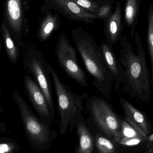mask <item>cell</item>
Returning a JSON list of instances; mask_svg holds the SVG:
<instances>
[{"label": "cell", "instance_id": "6da1fadb", "mask_svg": "<svg viewBox=\"0 0 153 153\" xmlns=\"http://www.w3.org/2000/svg\"><path fill=\"white\" fill-rule=\"evenodd\" d=\"M136 54L126 36L120 40L119 50L120 62L126 74V87L132 96L147 102L150 99L152 82L147 65L145 51L138 33L135 34Z\"/></svg>", "mask_w": 153, "mask_h": 153}, {"label": "cell", "instance_id": "7a4b0ae2", "mask_svg": "<svg viewBox=\"0 0 153 153\" xmlns=\"http://www.w3.org/2000/svg\"><path fill=\"white\" fill-rule=\"evenodd\" d=\"M72 36L85 68L93 78V85L102 95L109 97L112 91L113 78L100 47L81 27L73 30Z\"/></svg>", "mask_w": 153, "mask_h": 153}, {"label": "cell", "instance_id": "3957f363", "mask_svg": "<svg viewBox=\"0 0 153 153\" xmlns=\"http://www.w3.org/2000/svg\"><path fill=\"white\" fill-rule=\"evenodd\" d=\"M49 71L57 100L58 113L61 117L60 132L64 134L70 124L78 122L82 117V97L71 91L60 79L49 63Z\"/></svg>", "mask_w": 153, "mask_h": 153}, {"label": "cell", "instance_id": "277c9868", "mask_svg": "<svg viewBox=\"0 0 153 153\" xmlns=\"http://www.w3.org/2000/svg\"><path fill=\"white\" fill-rule=\"evenodd\" d=\"M86 108L94 121L104 133L117 142L121 140V121L104 99L90 97L86 102Z\"/></svg>", "mask_w": 153, "mask_h": 153}, {"label": "cell", "instance_id": "5b68a950", "mask_svg": "<svg viewBox=\"0 0 153 153\" xmlns=\"http://www.w3.org/2000/svg\"><path fill=\"white\" fill-rule=\"evenodd\" d=\"M49 62L43 54L32 48L29 52L27 65L32 74L35 82L43 92L53 116L55 114V105L53 97V82L49 71Z\"/></svg>", "mask_w": 153, "mask_h": 153}, {"label": "cell", "instance_id": "8992f818", "mask_svg": "<svg viewBox=\"0 0 153 153\" xmlns=\"http://www.w3.org/2000/svg\"><path fill=\"white\" fill-rule=\"evenodd\" d=\"M55 53L60 66L67 75L82 87H87L86 74L78 65L76 51L65 34H62L58 38Z\"/></svg>", "mask_w": 153, "mask_h": 153}, {"label": "cell", "instance_id": "52a82bcc", "mask_svg": "<svg viewBox=\"0 0 153 153\" xmlns=\"http://www.w3.org/2000/svg\"><path fill=\"white\" fill-rule=\"evenodd\" d=\"M14 102L19 108L26 136L33 146H39L48 139L46 126L34 115L22 96L15 91L13 92Z\"/></svg>", "mask_w": 153, "mask_h": 153}, {"label": "cell", "instance_id": "ba28073f", "mask_svg": "<svg viewBox=\"0 0 153 153\" xmlns=\"http://www.w3.org/2000/svg\"><path fill=\"white\" fill-rule=\"evenodd\" d=\"M24 83L28 97L40 117L47 120H52L53 116L39 85L28 75L24 76Z\"/></svg>", "mask_w": 153, "mask_h": 153}, {"label": "cell", "instance_id": "9c48e42d", "mask_svg": "<svg viewBox=\"0 0 153 153\" xmlns=\"http://www.w3.org/2000/svg\"><path fill=\"white\" fill-rule=\"evenodd\" d=\"M120 102L126 121L146 137L150 132V125L145 115L124 98L120 97Z\"/></svg>", "mask_w": 153, "mask_h": 153}, {"label": "cell", "instance_id": "30bf717a", "mask_svg": "<svg viewBox=\"0 0 153 153\" xmlns=\"http://www.w3.org/2000/svg\"><path fill=\"white\" fill-rule=\"evenodd\" d=\"M57 8L72 20L92 22L97 15L91 13L85 9L69 0H51Z\"/></svg>", "mask_w": 153, "mask_h": 153}, {"label": "cell", "instance_id": "8fae6325", "mask_svg": "<svg viewBox=\"0 0 153 153\" xmlns=\"http://www.w3.org/2000/svg\"><path fill=\"white\" fill-rule=\"evenodd\" d=\"M100 46L107 67L113 78V82L115 83V88L118 89L120 83L126 84V82L124 69L119 60L114 54L112 48L103 42H101Z\"/></svg>", "mask_w": 153, "mask_h": 153}, {"label": "cell", "instance_id": "7c38bea8", "mask_svg": "<svg viewBox=\"0 0 153 153\" xmlns=\"http://www.w3.org/2000/svg\"><path fill=\"white\" fill-rule=\"evenodd\" d=\"M106 43L112 48L120 38L121 32V13L120 4L117 5L112 15L106 23L105 29Z\"/></svg>", "mask_w": 153, "mask_h": 153}, {"label": "cell", "instance_id": "4fadbf2b", "mask_svg": "<svg viewBox=\"0 0 153 153\" xmlns=\"http://www.w3.org/2000/svg\"><path fill=\"white\" fill-rule=\"evenodd\" d=\"M5 12L11 28L16 33L19 32L22 24L21 0H6Z\"/></svg>", "mask_w": 153, "mask_h": 153}, {"label": "cell", "instance_id": "5bb4252c", "mask_svg": "<svg viewBox=\"0 0 153 153\" xmlns=\"http://www.w3.org/2000/svg\"><path fill=\"white\" fill-rule=\"evenodd\" d=\"M58 28V21L56 16L51 13L48 14L41 23L38 33V37L40 42L47 41Z\"/></svg>", "mask_w": 153, "mask_h": 153}, {"label": "cell", "instance_id": "9a60e30c", "mask_svg": "<svg viewBox=\"0 0 153 153\" xmlns=\"http://www.w3.org/2000/svg\"><path fill=\"white\" fill-rule=\"evenodd\" d=\"M77 122V132L79 137V146L77 153H92L93 148L92 138L82 121Z\"/></svg>", "mask_w": 153, "mask_h": 153}, {"label": "cell", "instance_id": "2e32d148", "mask_svg": "<svg viewBox=\"0 0 153 153\" xmlns=\"http://www.w3.org/2000/svg\"><path fill=\"white\" fill-rule=\"evenodd\" d=\"M1 31L8 57L11 62L16 63L19 57L18 50L11 37L9 29L4 24L2 25Z\"/></svg>", "mask_w": 153, "mask_h": 153}, {"label": "cell", "instance_id": "e0dca14e", "mask_svg": "<svg viewBox=\"0 0 153 153\" xmlns=\"http://www.w3.org/2000/svg\"><path fill=\"white\" fill-rule=\"evenodd\" d=\"M148 31H147V44L152 65L151 82L153 89V6L151 7L148 13Z\"/></svg>", "mask_w": 153, "mask_h": 153}, {"label": "cell", "instance_id": "ac0fdd59", "mask_svg": "<svg viewBox=\"0 0 153 153\" xmlns=\"http://www.w3.org/2000/svg\"><path fill=\"white\" fill-rule=\"evenodd\" d=\"M20 148L16 139L9 137L0 138V153H17Z\"/></svg>", "mask_w": 153, "mask_h": 153}, {"label": "cell", "instance_id": "d6986e66", "mask_svg": "<svg viewBox=\"0 0 153 153\" xmlns=\"http://www.w3.org/2000/svg\"><path fill=\"white\" fill-rule=\"evenodd\" d=\"M137 4V0H127L125 8V17L128 26L133 25L136 17Z\"/></svg>", "mask_w": 153, "mask_h": 153}, {"label": "cell", "instance_id": "ffe728a7", "mask_svg": "<svg viewBox=\"0 0 153 153\" xmlns=\"http://www.w3.org/2000/svg\"><path fill=\"white\" fill-rule=\"evenodd\" d=\"M121 134L122 138L135 137L146 138L126 121L123 120L121 121Z\"/></svg>", "mask_w": 153, "mask_h": 153}, {"label": "cell", "instance_id": "44dd1931", "mask_svg": "<svg viewBox=\"0 0 153 153\" xmlns=\"http://www.w3.org/2000/svg\"><path fill=\"white\" fill-rule=\"evenodd\" d=\"M96 145L100 153H113L115 147L111 142L103 137H97Z\"/></svg>", "mask_w": 153, "mask_h": 153}, {"label": "cell", "instance_id": "7402d4cb", "mask_svg": "<svg viewBox=\"0 0 153 153\" xmlns=\"http://www.w3.org/2000/svg\"><path fill=\"white\" fill-rule=\"evenodd\" d=\"M76 3L86 10L97 14L99 9V5L92 0H69Z\"/></svg>", "mask_w": 153, "mask_h": 153}, {"label": "cell", "instance_id": "603a6c76", "mask_svg": "<svg viewBox=\"0 0 153 153\" xmlns=\"http://www.w3.org/2000/svg\"><path fill=\"white\" fill-rule=\"evenodd\" d=\"M145 139V137H124L119 143L120 144L126 146H135L141 143Z\"/></svg>", "mask_w": 153, "mask_h": 153}, {"label": "cell", "instance_id": "cb8c5ba5", "mask_svg": "<svg viewBox=\"0 0 153 153\" xmlns=\"http://www.w3.org/2000/svg\"><path fill=\"white\" fill-rule=\"evenodd\" d=\"M111 8V7L109 4H106L99 7L98 12L96 14L97 17L100 19L106 18L110 12Z\"/></svg>", "mask_w": 153, "mask_h": 153}, {"label": "cell", "instance_id": "d4e9b609", "mask_svg": "<svg viewBox=\"0 0 153 153\" xmlns=\"http://www.w3.org/2000/svg\"><path fill=\"white\" fill-rule=\"evenodd\" d=\"M4 113V111L0 105V113ZM0 133H4L5 134H10V132L8 131L6 128V125L0 120Z\"/></svg>", "mask_w": 153, "mask_h": 153}, {"label": "cell", "instance_id": "484cf974", "mask_svg": "<svg viewBox=\"0 0 153 153\" xmlns=\"http://www.w3.org/2000/svg\"><path fill=\"white\" fill-rule=\"evenodd\" d=\"M1 44H0V50H1Z\"/></svg>", "mask_w": 153, "mask_h": 153}, {"label": "cell", "instance_id": "4316f807", "mask_svg": "<svg viewBox=\"0 0 153 153\" xmlns=\"http://www.w3.org/2000/svg\"><path fill=\"white\" fill-rule=\"evenodd\" d=\"M152 153H153V152H152Z\"/></svg>", "mask_w": 153, "mask_h": 153}, {"label": "cell", "instance_id": "83f0119b", "mask_svg": "<svg viewBox=\"0 0 153 153\" xmlns=\"http://www.w3.org/2000/svg\"><path fill=\"white\" fill-rule=\"evenodd\" d=\"M92 1H93V0H92Z\"/></svg>", "mask_w": 153, "mask_h": 153}]
</instances>
